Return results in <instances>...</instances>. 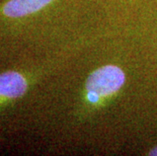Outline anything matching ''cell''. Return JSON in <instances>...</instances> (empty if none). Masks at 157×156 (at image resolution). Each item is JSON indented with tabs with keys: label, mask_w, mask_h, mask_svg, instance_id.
<instances>
[{
	"label": "cell",
	"mask_w": 157,
	"mask_h": 156,
	"mask_svg": "<svg viewBox=\"0 0 157 156\" xmlns=\"http://www.w3.org/2000/svg\"><path fill=\"white\" fill-rule=\"evenodd\" d=\"M126 82V74L119 66H101L89 74L85 81V101L92 108H99L119 93Z\"/></svg>",
	"instance_id": "obj_1"
},
{
	"label": "cell",
	"mask_w": 157,
	"mask_h": 156,
	"mask_svg": "<svg viewBox=\"0 0 157 156\" xmlns=\"http://www.w3.org/2000/svg\"><path fill=\"white\" fill-rule=\"evenodd\" d=\"M28 82L18 72L8 71L0 74V97L18 98L25 93Z\"/></svg>",
	"instance_id": "obj_2"
},
{
	"label": "cell",
	"mask_w": 157,
	"mask_h": 156,
	"mask_svg": "<svg viewBox=\"0 0 157 156\" xmlns=\"http://www.w3.org/2000/svg\"><path fill=\"white\" fill-rule=\"evenodd\" d=\"M54 0H10L3 7L8 17H23L38 12Z\"/></svg>",
	"instance_id": "obj_3"
},
{
	"label": "cell",
	"mask_w": 157,
	"mask_h": 156,
	"mask_svg": "<svg viewBox=\"0 0 157 156\" xmlns=\"http://www.w3.org/2000/svg\"><path fill=\"white\" fill-rule=\"evenodd\" d=\"M149 155H152V156H157V146H155L154 148L151 149V150L149 151Z\"/></svg>",
	"instance_id": "obj_4"
}]
</instances>
